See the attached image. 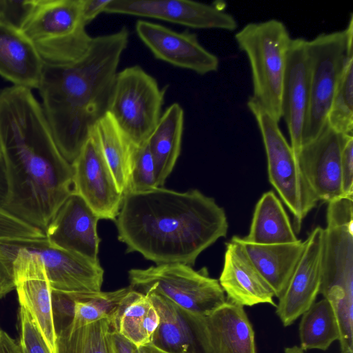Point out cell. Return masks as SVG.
<instances>
[{"mask_svg":"<svg viewBox=\"0 0 353 353\" xmlns=\"http://www.w3.org/2000/svg\"><path fill=\"white\" fill-rule=\"evenodd\" d=\"M0 151L7 181L3 208L44 232L73 192V170L29 88L0 89Z\"/></svg>","mask_w":353,"mask_h":353,"instance_id":"6da1fadb","label":"cell"},{"mask_svg":"<svg viewBox=\"0 0 353 353\" xmlns=\"http://www.w3.org/2000/svg\"><path fill=\"white\" fill-rule=\"evenodd\" d=\"M129 32L92 37L57 64H44L38 91L57 145L72 165L92 129L108 111L110 97Z\"/></svg>","mask_w":353,"mask_h":353,"instance_id":"7a4b0ae2","label":"cell"},{"mask_svg":"<svg viewBox=\"0 0 353 353\" xmlns=\"http://www.w3.org/2000/svg\"><path fill=\"white\" fill-rule=\"evenodd\" d=\"M116 225L128 252L157 265L191 267L228 229L225 212L213 198L198 190L179 192L162 187L123 194Z\"/></svg>","mask_w":353,"mask_h":353,"instance_id":"3957f363","label":"cell"},{"mask_svg":"<svg viewBox=\"0 0 353 353\" xmlns=\"http://www.w3.org/2000/svg\"><path fill=\"white\" fill-rule=\"evenodd\" d=\"M326 222L319 293L334 310L339 343L349 345L353 341V196L328 202Z\"/></svg>","mask_w":353,"mask_h":353,"instance_id":"277c9868","label":"cell"},{"mask_svg":"<svg viewBox=\"0 0 353 353\" xmlns=\"http://www.w3.org/2000/svg\"><path fill=\"white\" fill-rule=\"evenodd\" d=\"M234 37L250 62L252 97L279 122L283 81L292 40L286 26L274 19L249 23Z\"/></svg>","mask_w":353,"mask_h":353,"instance_id":"5b68a950","label":"cell"},{"mask_svg":"<svg viewBox=\"0 0 353 353\" xmlns=\"http://www.w3.org/2000/svg\"><path fill=\"white\" fill-rule=\"evenodd\" d=\"M129 288L138 293L156 294L191 313L207 316L226 301L219 280L205 268L194 270L183 263H166L129 271Z\"/></svg>","mask_w":353,"mask_h":353,"instance_id":"8992f818","label":"cell"},{"mask_svg":"<svg viewBox=\"0 0 353 353\" xmlns=\"http://www.w3.org/2000/svg\"><path fill=\"white\" fill-rule=\"evenodd\" d=\"M352 44V14L344 30L322 33L307 41L310 99L303 145L314 139L327 124L328 110L344 65L347 59L353 55Z\"/></svg>","mask_w":353,"mask_h":353,"instance_id":"52a82bcc","label":"cell"},{"mask_svg":"<svg viewBox=\"0 0 353 353\" xmlns=\"http://www.w3.org/2000/svg\"><path fill=\"white\" fill-rule=\"evenodd\" d=\"M248 108L255 118L264 145L269 181L294 215L296 232L319 200L301 170L298 160L277 122L250 97Z\"/></svg>","mask_w":353,"mask_h":353,"instance_id":"ba28073f","label":"cell"},{"mask_svg":"<svg viewBox=\"0 0 353 353\" xmlns=\"http://www.w3.org/2000/svg\"><path fill=\"white\" fill-rule=\"evenodd\" d=\"M165 91L141 67L125 68L117 74L107 112L134 145H141L161 117Z\"/></svg>","mask_w":353,"mask_h":353,"instance_id":"9c48e42d","label":"cell"},{"mask_svg":"<svg viewBox=\"0 0 353 353\" xmlns=\"http://www.w3.org/2000/svg\"><path fill=\"white\" fill-rule=\"evenodd\" d=\"M82 0H34L20 30L44 64L63 61L86 32L81 19Z\"/></svg>","mask_w":353,"mask_h":353,"instance_id":"30bf717a","label":"cell"},{"mask_svg":"<svg viewBox=\"0 0 353 353\" xmlns=\"http://www.w3.org/2000/svg\"><path fill=\"white\" fill-rule=\"evenodd\" d=\"M8 251L20 248L37 254L42 260L52 292L80 299L101 292L104 271L99 262L56 248L47 239H3Z\"/></svg>","mask_w":353,"mask_h":353,"instance_id":"8fae6325","label":"cell"},{"mask_svg":"<svg viewBox=\"0 0 353 353\" xmlns=\"http://www.w3.org/2000/svg\"><path fill=\"white\" fill-rule=\"evenodd\" d=\"M72 167L73 192L100 219L116 221L123 194L117 187L93 128Z\"/></svg>","mask_w":353,"mask_h":353,"instance_id":"7c38bea8","label":"cell"},{"mask_svg":"<svg viewBox=\"0 0 353 353\" xmlns=\"http://www.w3.org/2000/svg\"><path fill=\"white\" fill-rule=\"evenodd\" d=\"M152 18L197 29L233 31L236 19L216 3L187 0H111L105 12Z\"/></svg>","mask_w":353,"mask_h":353,"instance_id":"4fadbf2b","label":"cell"},{"mask_svg":"<svg viewBox=\"0 0 353 353\" xmlns=\"http://www.w3.org/2000/svg\"><path fill=\"white\" fill-rule=\"evenodd\" d=\"M135 30L141 41L158 59L201 75L218 70V57L203 48L194 33L176 32L144 20L137 21Z\"/></svg>","mask_w":353,"mask_h":353,"instance_id":"5bb4252c","label":"cell"},{"mask_svg":"<svg viewBox=\"0 0 353 353\" xmlns=\"http://www.w3.org/2000/svg\"><path fill=\"white\" fill-rule=\"evenodd\" d=\"M345 135L327 123L314 139L302 146L299 152L301 170L319 201L330 202L344 196L341 153Z\"/></svg>","mask_w":353,"mask_h":353,"instance_id":"9a60e30c","label":"cell"},{"mask_svg":"<svg viewBox=\"0 0 353 353\" xmlns=\"http://www.w3.org/2000/svg\"><path fill=\"white\" fill-rule=\"evenodd\" d=\"M100 219L72 192L53 216L44 233L53 246L99 262Z\"/></svg>","mask_w":353,"mask_h":353,"instance_id":"2e32d148","label":"cell"},{"mask_svg":"<svg viewBox=\"0 0 353 353\" xmlns=\"http://www.w3.org/2000/svg\"><path fill=\"white\" fill-rule=\"evenodd\" d=\"M147 296L159 316L152 345L168 353H213L205 316L183 310L159 294Z\"/></svg>","mask_w":353,"mask_h":353,"instance_id":"e0dca14e","label":"cell"},{"mask_svg":"<svg viewBox=\"0 0 353 353\" xmlns=\"http://www.w3.org/2000/svg\"><path fill=\"white\" fill-rule=\"evenodd\" d=\"M323 228H315L305 240L301 256L276 305V313L285 327L292 324L314 302L321 281Z\"/></svg>","mask_w":353,"mask_h":353,"instance_id":"ac0fdd59","label":"cell"},{"mask_svg":"<svg viewBox=\"0 0 353 353\" xmlns=\"http://www.w3.org/2000/svg\"><path fill=\"white\" fill-rule=\"evenodd\" d=\"M310 99L307 40L292 39L281 92V117L288 127L290 146L298 160Z\"/></svg>","mask_w":353,"mask_h":353,"instance_id":"d6986e66","label":"cell"},{"mask_svg":"<svg viewBox=\"0 0 353 353\" xmlns=\"http://www.w3.org/2000/svg\"><path fill=\"white\" fill-rule=\"evenodd\" d=\"M219 284L226 300L241 306H253L261 303L276 307L274 293L243 248L231 239L226 244L224 261Z\"/></svg>","mask_w":353,"mask_h":353,"instance_id":"ffe728a7","label":"cell"},{"mask_svg":"<svg viewBox=\"0 0 353 353\" xmlns=\"http://www.w3.org/2000/svg\"><path fill=\"white\" fill-rule=\"evenodd\" d=\"M43 67L39 53L21 30L0 19V77L13 85L37 90Z\"/></svg>","mask_w":353,"mask_h":353,"instance_id":"44dd1931","label":"cell"},{"mask_svg":"<svg viewBox=\"0 0 353 353\" xmlns=\"http://www.w3.org/2000/svg\"><path fill=\"white\" fill-rule=\"evenodd\" d=\"M232 240L241 245L256 270L270 286L276 298L285 291L301 256L305 241L261 245L234 236Z\"/></svg>","mask_w":353,"mask_h":353,"instance_id":"7402d4cb","label":"cell"},{"mask_svg":"<svg viewBox=\"0 0 353 353\" xmlns=\"http://www.w3.org/2000/svg\"><path fill=\"white\" fill-rule=\"evenodd\" d=\"M205 321L213 353H256L254 332L243 306L226 300Z\"/></svg>","mask_w":353,"mask_h":353,"instance_id":"603a6c76","label":"cell"},{"mask_svg":"<svg viewBox=\"0 0 353 353\" xmlns=\"http://www.w3.org/2000/svg\"><path fill=\"white\" fill-rule=\"evenodd\" d=\"M184 123L182 107L174 103L168 107L148 137L155 166L158 187H162L180 154Z\"/></svg>","mask_w":353,"mask_h":353,"instance_id":"cb8c5ba5","label":"cell"},{"mask_svg":"<svg viewBox=\"0 0 353 353\" xmlns=\"http://www.w3.org/2000/svg\"><path fill=\"white\" fill-rule=\"evenodd\" d=\"M110 323L114 332L140 347L151 343L159 316L149 296L130 289Z\"/></svg>","mask_w":353,"mask_h":353,"instance_id":"d4e9b609","label":"cell"},{"mask_svg":"<svg viewBox=\"0 0 353 353\" xmlns=\"http://www.w3.org/2000/svg\"><path fill=\"white\" fill-rule=\"evenodd\" d=\"M244 239L261 245L289 243L299 240L281 201L273 191L264 193L257 202L250 232Z\"/></svg>","mask_w":353,"mask_h":353,"instance_id":"484cf974","label":"cell"},{"mask_svg":"<svg viewBox=\"0 0 353 353\" xmlns=\"http://www.w3.org/2000/svg\"><path fill=\"white\" fill-rule=\"evenodd\" d=\"M119 191L127 190L134 145L107 112L93 128Z\"/></svg>","mask_w":353,"mask_h":353,"instance_id":"4316f807","label":"cell"},{"mask_svg":"<svg viewBox=\"0 0 353 353\" xmlns=\"http://www.w3.org/2000/svg\"><path fill=\"white\" fill-rule=\"evenodd\" d=\"M299 323L300 347L303 350H327L339 339V327L334 310L325 298L314 302Z\"/></svg>","mask_w":353,"mask_h":353,"instance_id":"83f0119b","label":"cell"},{"mask_svg":"<svg viewBox=\"0 0 353 353\" xmlns=\"http://www.w3.org/2000/svg\"><path fill=\"white\" fill-rule=\"evenodd\" d=\"M111 330L108 319L77 329L66 326L57 332L56 353H116Z\"/></svg>","mask_w":353,"mask_h":353,"instance_id":"f1b7e54d","label":"cell"},{"mask_svg":"<svg viewBox=\"0 0 353 353\" xmlns=\"http://www.w3.org/2000/svg\"><path fill=\"white\" fill-rule=\"evenodd\" d=\"M327 123L341 134H351L353 129V55L344 65L327 117Z\"/></svg>","mask_w":353,"mask_h":353,"instance_id":"f546056e","label":"cell"},{"mask_svg":"<svg viewBox=\"0 0 353 353\" xmlns=\"http://www.w3.org/2000/svg\"><path fill=\"white\" fill-rule=\"evenodd\" d=\"M129 291L130 288L128 287L112 292H100L82 299H77L73 319L68 326L77 329L103 319H108L110 321Z\"/></svg>","mask_w":353,"mask_h":353,"instance_id":"4dcf8cb0","label":"cell"},{"mask_svg":"<svg viewBox=\"0 0 353 353\" xmlns=\"http://www.w3.org/2000/svg\"><path fill=\"white\" fill-rule=\"evenodd\" d=\"M158 188L154 160L148 142L134 148L128 185L125 194L138 193Z\"/></svg>","mask_w":353,"mask_h":353,"instance_id":"1f68e13d","label":"cell"},{"mask_svg":"<svg viewBox=\"0 0 353 353\" xmlns=\"http://www.w3.org/2000/svg\"><path fill=\"white\" fill-rule=\"evenodd\" d=\"M20 335L18 341L21 353H51L40 331L28 311L19 307Z\"/></svg>","mask_w":353,"mask_h":353,"instance_id":"d6a6232c","label":"cell"},{"mask_svg":"<svg viewBox=\"0 0 353 353\" xmlns=\"http://www.w3.org/2000/svg\"><path fill=\"white\" fill-rule=\"evenodd\" d=\"M43 231L14 216L0 206V239H42Z\"/></svg>","mask_w":353,"mask_h":353,"instance_id":"836d02e7","label":"cell"},{"mask_svg":"<svg viewBox=\"0 0 353 353\" xmlns=\"http://www.w3.org/2000/svg\"><path fill=\"white\" fill-rule=\"evenodd\" d=\"M34 0H0V19L20 29L22 23L30 10Z\"/></svg>","mask_w":353,"mask_h":353,"instance_id":"e575fe53","label":"cell"},{"mask_svg":"<svg viewBox=\"0 0 353 353\" xmlns=\"http://www.w3.org/2000/svg\"><path fill=\"white\" fill-rule=\"evenodd\" d=\"M341 180L344 196H353V136L345 134L341 153Z\"/></svg>","mask_w":353,"mask_h":353,"instance_id":"d590c367","label":"cell"},{"mask_svg":"<svg viewBox=\"0 0 353 353\" xmlns=\"http://www.w3.org/2000/svg\"><path fill=\"white\" fill-rule=\"evenodd\" d=\"M111 0H82L81 19L86 26L99 14L104 12Z\"/></svg>","mask_w":353,"mask_h":353,"instance_id":"8d00e7d4","label":"cell"},{"mask_svg":"<svg viewBox=\"0 0 353 353\" xmlns=\"http://www.w3.org/2000/svg\"><path fill=\"white\" fill-rule=\"evenodd\" d=\"M111 338L116 353H139L138 347L112 329L111 330Z\"/></svg>","mask_w":353,"mask_h":353,"instance_id":"74e56055","label":"cell"},{"mask_svg":"<svg viewBox=\"0 0 353 353\" xmlns=\"http://www.w3.org/2000/svg\"><path fill=\"white\" fill-rule=\"evenodd\" d=\"M0 353H21L18 342L2 330L0 332Z\"/></svg>","mask_w":353,"mask_h":353,"instance_id":"f35d334b","label":"cell"},{"mask_svg":"<svg viewBox=\"0 0 353 353\" xmlns=\"http://www.w3.org/2000/svg\"><path fill=\"white\" fill-rule=\"evenodd\" d=\"M7 196V181L5 166L0 151V206H3Z\"/></svg>","mask_w":353,"mask_h":353,"instance_id":"ab89813d","label":"cell"},{"mask_svg":"<svg viewBox=\"0 0 353 353\" xmlns=\"http://www.w3.org/2000/svg\"><path fill=\"white\" fill-rule=\"evenodd\" d=\"M139 353H168L158 349L151 343L138 347Z\"/></svg>","mask_w":353,"mask_h":353,"instance_id":"60d3db41","label":"cell"},{"mask_svg":"<svg viewBox=\"0 0 353 353\" xmlns=\"http://www.w3.org/2000/svg\"><path fill=\"white\" fill-rule=\"evenodd\" d=\"M284 353H305V352L300 347L294 346L286 348L284 350Z\"/></svg>","mask_w":353,"mask_h":353,"instance_id":"b9f144b4","label":"cell"},{"mask_svg":"<svg viewBox=\"0 0 353 353\" xmlns=\"http://www.w3.org/2000/svg\"><path fill=\"white\" fill-rule=\"evenodd\" d=\"M0 17H1V4H0Z\"/></svg>","mask_w":353,"mask_h":353,"instance_id":"7bdbcfd3","label":"cell"},{"mask_svg":"<svg viewBox=\"0 0 353 353\" xmlns=\"http://www.w3.org/2000/svg\"><path fill=\"white\" fill-rule=\"evenodd\" d=\"M1 327H0V332H1Z\"/></svg>","mask_w":353,"mask_h":353,"instance_id":"ee69618b","label":"cell"}]
</instances>
